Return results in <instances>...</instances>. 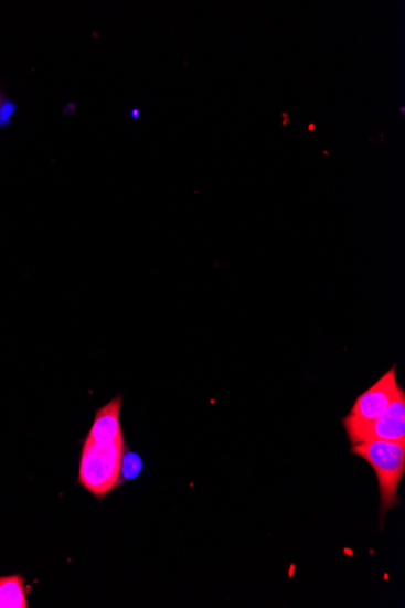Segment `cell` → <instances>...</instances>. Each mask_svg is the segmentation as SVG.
<instances>
[{
	"instance_id": "cell-1",
	"label": "cell",
	"mask_w": 405,
	"mask_h": 608,
	"mask_svg": "<svg viewBox=\"0 0 405 608\" xmlns=\"http://www.w3.org/2000/svg\"><path fill=\"white\" fill-rule=\"evenodd\" d=\"M122 396L96 410L87 439L84 440L78 482L97 500H104L119 481L126 440L120 425Z\"/></svg>"
},
{
	"instance_id": "cell-2",
	"label": "cell",
	"mask_w": 405,
	"mask_h": 608,
	"mask_svg": "<svg viewBox=\"0 0 405 608\" xmlns=\"http://www.w3.org/2000/svg\"><path fill=\"white\" fill-rule=\"evenodd\" d=\"M351 452L363 458L376 473L382 519L399 504L398 489L405 472V445L390 441H364Z\"/></svg>"
},
{
	"instance_id": "cell-3",
	"label": "cell",
	"mask_w": 405,
	"mask_h": 608,
	"mask_svg": "<svg viewBox=\"0 0 405 608\" xmlns=\"http://www.w3.org/2000/svg\"><path fill=\"white\" fill-rule=\"evenodd\" d=\"M401 392L403 388L398 384L396 366H394L354 401L349 416L342 419L347 433L362 428L382 417Z\"/></svg>"
},
{
	"instance_id": "cell-4",
	"label": "cell",
	"mask_w": 405,
	"mask_h": 608,
	"mask_svg": "<svg viewBox=\"0 0 405 608\" xmlns=\"http://www.w3.org/2000/svg\"><path fill=\"white\" fill-rule=\"evenodd\" d=\"M352 445L380 440L405 445L404 391L390 405L384 415L364 427L347 433Z\"/></svg>"
},
{
	"instance_id": "cell-5",
	"label": "cell",
	"mask_w": 405,
	"mask_h": 608,
	"mask_svg": "<svg viewBox=\"0 0 405 608\" xmlns=\"http://www.w3.org/2000/svg\"><path fill=\"white\" fill-rule=\"evenodd\" d=\"M26 579L20 574L0 576V608H29Z\"/></svg>"
},
{
	"instance_id": "cell-6",
	"label": "cell",
	"mask_w": 405,
	"mask_h": 608,
	"mask_svg": "<svg viewBox=\"0 0 405 608\" xmlns=\"http://www.w3.org/2000/svg\"><path fill=\"white\" fill-rule=\"evenodd\" d=\"M141 459L132 454L122 456L120 472L130 480L137 478L141 471Z\"/></svg>"
}]
</instances>
